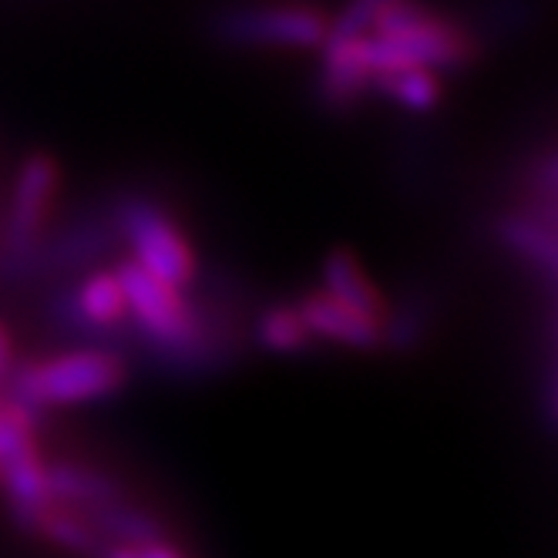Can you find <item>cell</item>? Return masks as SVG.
Segmentation results:
<instances>
[{
	"label": "cell",
	"mask_w": 558,
	"mask_h": 558,
	"mask_svg": "<svg viewBox=\"0 0 558 558\" xmlns=\"http://www.w3.org/2000/svg\"><path fill=\"white\" fill-rule=\"evenodd\" d=\"M125 384V364L105 350H71L51 361H31L11 371L4 397L34 424L54 404H88L111 397Z\"/></svg>",
	"instance_id": "6da1fadb"
},
{
	"label": "cell",
	"mask_w": 558,
	"mask_h": 558,
	"mask_svg": "<svg viewBox=\"0 0 558 558\" xmlns=\"http://www.w3.org/2000/svg\"><path fill=\"white\" fill-rule=\"evenodd\" d=\"M371 34H380L401 48L414 68H461L474 58V45L437 11L414 0H390L374 14Z\"/></svg>",
	"instance_id": "7a4b0ae2"
},
{
	"label": "cell",
	"mask_w": 558,
	"mask_h": 558,
	"mask_svg": "<svg viewBox=\"0 0 558 558\" xmlns=\"http://www.w3.org/2000/svg\"><path fill=\"white\" fill-rule=\"evenodd\" d=\"M118 287H122L125 296V313L135 316V324L142 327V333L158 343L162 350H189L198 337V320L189 310L182 290L155 279L151 272H145L142 266H135L132 259L118 266L114 272Z\"/></svg>",
	"instance_id": "3957f363"
},
{
	"label": "cell",
	"mask_w": 558,
	"mask_h": 558,
	"mask_svg": "<svg viewBox=\"0 0 558 558\" xmlns=\"http://www.w3.org/2000/svg\"><path fill=\"white\" fill-rule=\"evenodd\" d=\"M118 226H122L129 246H132V263L151 272L162 283L182 290L192 283L195 276V256L185 243L182 229L145 198H129L118 209Z\"/></svg>",
	"instance_id": "277c9868"
},
{
	"label": "cell",
	"mask_w": 558,
	"mask_h": 558,
	"mask_svg": "<svg viewBox=\"0 0 558 558\" xmlns=\"http://www.w3.org/2000/svg\"><path fill=\"white\" fill-rule=\"evenodd\" d=\"M216 31L232 45H263V48H324L330 21L296 4L276 8H239L216 21Z\"/></svg>",
	"instance_id": "5b68a950"
},
{
	"label": "cell",
	"mask_w": 558,
	"mask_h": 558,
	"mask_svg": "<svg viewBox=\"0 0 558 558\" xmlns=\"http://www.w3.org/2000/svg\"><path fill=\"white\" fill-rule=\"evenodd\" d=\"M61 172L58 162L45 151H34L21 166L11 192V209H8V243L11 246H27L31 239L41 232L51 198L58 192Z\"/></svg>",
	"instance_id": "8992f818"
},
{
	"label": "cell",
	"mask_w": 558,
	"mask_h": 558,
	"mask_svg": "<svg viewBox=\"0 0 558 558\" xmlns=\"http://www.w3.org/2000/svg\"><path fill=\"white\" fill-rule=\"evenodd\" d=\"M296 313H300V320H303L310 337H324V340H333V343H343V347H353V350H374L384 340L380 324L347 310L343 303H337L327 293L306 296L296 306Z\"/></svg>",
	"instance_id": "52a82bcc"
},
{
	"label": "cell",
	"mask_w": 558,
	"mask_h": 558,
	"mask_svg": "<svg viewBox=\"0 0 558 558\" xmlns=\"http://www.w3.org/2000/svg\"><path fill=\"white\" fill-rule=\"evenodd\" d=\"M48 474V495L58 505H68L74 511H92L101 505H114V501H125L122 485L108 477L98 468L88 464H74V461H54L45 468Z\"/></svg>",
	"instance_id": "ba28073f"
},
{
	"label": "cell",
	"mask_w": 558,
	"mask_h": 558,
	"mask_svg": "<svg viewBox=\"0 0 558 558\" xmlns=\"http://www.w3.org/2000/svg\"><path fill=\"white\" fill-rule=\"evenodd\" d=\"M324 293L333 296L337 303H343L347 310L367 316V320L380 324L384 327V296L380 290L367 279L361 259L347 250H333L327 259H324Z\"/></svg>",
	"instance_id": "9c48e42d"
},
{
	"label": "cell",
	"mask_w": 558,
	"mask_h": 558,
	"mask_svg": "<svg viewBox=\"0 0 558 558\" xmlns=\"http://www.w3.org/2000/svg\"><path fill=\"white\" fill-rule=\"evenodd\" d=\"M68 316L95 330H111L125 320V296L114 272H92L68 303Z\"/></svg>",
	"instance_id": "30bf717a"
},
{
	"label": "cell",
	"mask_w": 558,
	"mask_h": 558,
	"mask_svg": "<svg viewBox=\"0 0 558 558\" xmlns=\"http://www.w3.org/2000/svg\"><path fill=\"white\" fill-rule=\"evenodd\" d=\"M92 529L105 538H114L122 545H155V542H166L169 538V529L158 522L155 514L129 505V501H114V505H101V508H92V511H82Z\"/></svg>",
	"instance_id": "8fae6325"
},
{
	"label": "cell",
	"mask_w": 558,
	"mask_h": 558,
	"mask_svg": "<svg viewBox=\"0 0 558 558\" xmlns=\"http://www.w3.org/2000/svg\"><path fill=\"white\" fill-rule=\"evenodd\" d=\"M31 532L45 535L54 545H61L68 551H77V555H95L98 558V551L105 548L101 535L92 529L88 518L82 511L68 508V505H58V501H51V505H45L41 511H37Z\"/></svg>",
	"instance_id": "7c38bea8"
},
{
	"label": "cell",
	"mask_w": 558,
	"mask_h": 558,
	"mask_svg": "<svg viewBox=\"0 0 558 558\" xmlns=\"http://www.w3.org/2000/svg\"><path fill=\"white\" fill-rule=\"evenodd\" d=\"M384 98L397 101L408 111H430L441 101V82L430 68H401V71H387L377 74L371 82Z\"/></svg>",
	"instance_id": "4fadbf2b"
},
{
	"label": "cell",
	"mask_w": 558,
	"mask_h": 558,
	"mask_svg": "<svg viewBox=\"0 0 558 558\" xmlns=\"http://www.w3.org/2000/svg\"><path fill=\"white\" fill-rule=\"evenodd\" d=\"M501 243L514 253L538 266L542 272H555V235L551 226L535 222L532 216H505L501 222Z\"/></svg>",
	"instance_id": "5bb4252c"
},
{
	"label": "cell",
	"mask_w": 558,
	"mask_h": 558,
	"mask_svg": "<svg viewBox=\"0 0 558 558\" xmlns=\"http://www.w3.org/2000/svg\"><path fill=\"white\" fill-rule=\"evenodd\" d=\"M256 337H259V347L269 353H303L313 340L300 320L296 306H269L259 316Z\"/></svg>",
	"instance_id": "9a60e30c"
},
{
	"label": "cell",
	"mask_w": 558,
	"mask_h": 558,
	"mask_svg": "<svg viewBox=\"0 0 558 558\" xmlns=\"http://www.w3.org/2000/svg\"><path fill=\"white\" fill-rule=\"evenodd\" d=\"M384 4H390V0H350L347 11L330 24L327 41H330V45H340V41H356V37L371 34L374 14H377Z\"/></svg>",
	"instance_id": "2e32d148"
},
{
	"label": "cell",
	"mask_w": 558,
	"mask_h": 558,
	"mask_svg": "<svg viewBox=\"0 0 558 558\" xmlns=\"http://www.w3.org/2000/svg\"><path fill=\"white\" fill-rule=\"evenodd\" d=\"M98 558H185V555L169 542H155V545H111L101 548Z\"/></svg>",
	"instance_id": "e0dca14e"
},
{
	"label": "cell",
	"mask_w": 558,
	"mask_h": 558,
	"mask_svg": "<svg viewBox=\"0 0 558 558\" xmlns=\"http://www.w3.org/2000/svg\"><path fill=\"white\" fill-rule=\"evenodd\" d=\"M14 343H11V333L4 330V324H0V387L8 384L11 371H14Z\"/></svg>",
	"instance_id": "ac0fdd59"
}]
</instances>
